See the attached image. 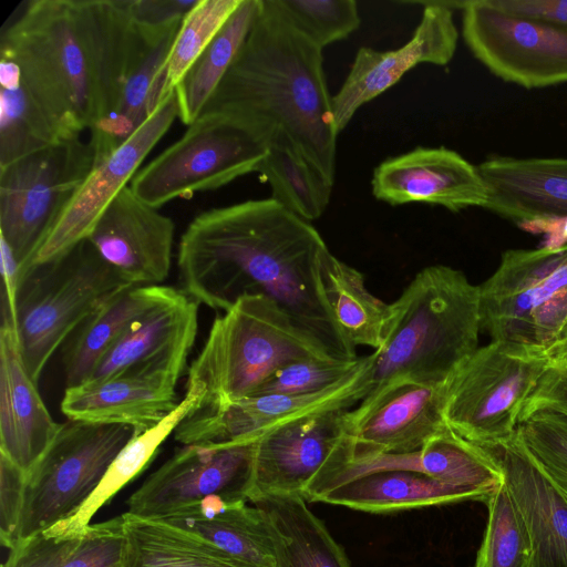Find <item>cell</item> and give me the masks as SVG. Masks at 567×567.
I'll return each mask as SVG.
<instances>
[{
  "mask_svg": "<svg viewBox=\"0 0 567 567\" xmlns=\"http://www.w3.org/2000/svg\"><path fill=\"white\" fill-rule=\"evenodd\" d=\"M331 99L322 49L298 32L274 0H261L200 115L223 118L261 143L268 156L259 174L270 197L313 221L326 212L334 186L339 134Z\"/></svg>",
  "mask_w": 567,
  "mask_h": 567,
  "instance_id": "cell-1",
  "label": "cell"
},
{
  "mask_svg": "<svg viewBox=\"0 0 567 567\" xmlns=\"http://www.w3.org/2000/svg\"><path fill=\"white\" fill-rule=\"evenodd\" d=\"M327 249L311 221L278 200H244L188 224L178 245L179 281L187 296L219 311L245 296H265L333 357L357 360L321 293L319 261Z\"/></svg>",
  "mask_w": 567,
  "mask_h": 567,
  "instance_id": "cell-2",
  "label": "cell"
},
{
  "mask_svg": "<svg viewBox=\"0 0 567 567\" xmlns=\"http://www.w3.org/2000/svg\"><path fill=\"white\" fill-rule=\"evenodd\" d=\"M145 48L126 0L24 1L0 35V56L16 63L61 141L113 111Z\"/></svg>",
  "mask_w": 567,
  "mask_h": 567,
  "instance_id": "cell-3",
  "label": "cell"
},
{
  "mask_svg": "<svg viewBox=\"0 0 567 567\" xmlns=\"http://www.w3.org/2000/svg\"><path fill=\"white\" fill-rule=\"evenodd\" d=\"M390 309L383 344L371 353V385L362 401L401 383H445L478 348L480 287L458 269L423 268Z\"/></svg>",
  "mask_w": 567,
  "mask_h": 567,
  "instance_id": "cell-4",
  "label": "cell"
},
{
  "mask_svg": "<svg viewBox=\"0 0 567 567\" xmlns=\"http://www.w3.org/2000/svg\"><path fill=\"white\" fill-rule=\"evenodd\" d=\"M330 358L338 359L274 300L245 296L214 320L187 382L205 389L199 411H214L252 395L290 363Z\"/></svg>",
  "mask_w": 567,
  "mask_h": 567,
  "instance_id": "cell-5",
  "label": "cell"
},
{
  "mask_svg": "<svg viewBox=\"0 0 567 567\" xmlns=\"http://www.w3.org/2000/svg\"><path fill=\"white\" fill-rule=\"evenodd\" d=\"M130 287L89 239L28 267L17 296L16 334L33 380L90 316Z\"/></svg>",
  "mask_w": 567,
  "mask_h": 567,
  "instance_id": "cell-6",
  "label": "cell"
},
{
  "mask_svg": "<svg viewBox=\"0 0 567 567\" xmlns=\"http://www.w3.org/2000/svg\"><path fill=\"white\" fill-rule=\"evenodd\" d=\"M566 355L565 338L550 347L507 341L478 347L446 381V424L475 445L509 440L527 399Z\"/></svg>",
  "mask_w": 567,
  "mask_h": 567,
  "instance_id": "cell-7",
  "label": "cell"
},
{
  "mask_svg": "<svg viewBox=\"0 0 567 567\" xmlns=\"http://www.w3.org/2000/svg\"><path fill=\"white\" fill-rule=\"evenodd\" d=\"M480 287L481 330L492 341L550 347L567 331V241L503 251Z\"/></svg>",
  "mask_w": 567,
  "mask_h": 567,
  "instance_id": "cell-8",
  "label": "cell"
},
{
  "mask_svg": "<svg viewBox=\"0 0 567 567\" xmlns=\"http://www.w3.org/2000/svg\"><path fill=\"white\" fill-rule=\"evenodd\" d=\"M137 432L122 424L62 423L49 449L27 474L16 544L72 517Z\"/></svg>",
  "mask_w": 567,
  "mask_h": 567,
  "instance_id": "cell-9",
  "label": "cell"
},
{
  "mask_svg": "<svg viewBox=\"0 0 567 567\" xmlns=\"http://www.w3.org/2000/svg\"><path fill=\"white\" fill-rule=\"evenodd\" d=\"M95 163L91 143L60 141L0 167V238L22 272Z\"/></svg>",
  "mask_w": 567,
  "mask_h": 567,
  "instance_id": "cell-10",
  "label": "cell"
},
{
  "mask_svg": "<svg viewBox=\"0 0 567 567\" xmlns=\"http://www.w3.org/2000/svg\"><path fill=\"white\" fill-rule=\"evenodd\" d=\"M266 147L244 130L212 115H200L172 145L140 168L130 183L146 204L161 208L176 198L215 190L250 173H259Z\"/></svg>",
  "mask_w": 567,
  "mask_h": 567,
  "instance_id": "cell-11",
  "label": "cell"
},
{
  "mask_svg": "<svg viewBox=\"0 0 567 567\" xmlns=\"http://www.w3.org/2000/svg\"><path fill=\"white\" fill-rule=\"evenodd\" d=\"M347 411L307 416L258 437L250 501L260 495H298L320 502L354 457Z\"/></svg>",
  "mask_w": 567,
  "mask_h": 567,
  "instance_id": "cell-12",
  "label": "cell"
},
{
  "mask_svg": "<svg viewBox=\"0 0 567 567\" xmlns=\"http://www.w3.org/2000/svg\"><path fill=\"white\" fill-rule=\"evenodd\" d=\"M462 37L492 74L525 89L567 83V27L462 1Z\"/></svg>",
  "mask_w": 567,
  "mask_h": 567,
  "instance_id": "cell-13",
  "label": "cell"
},
{
  "mask_svg": "<svg viewBox=\"0 0 567 567\" xmlns=\"http://www.w3.org/2000/svg\"><path fill=\"white\" fill-rule=\"evenodd\" d=\"M256 443L183 445L131 495L127 513L161 519L210 496L249 502Z\"/></svg>",
  "mask_w": 567,
  "mask_h": 567,
  "instance_id": "cell-14",
  "label": "cell"
},
{
  "mask_svg": "<svg viewBox=\"0 0 567 567\" xmlns=\"http://www.w3.org/2000/svg\"><path fill=\"white\" fill-rule=\"evenodd\" d=\"M372 357L361 367L323 390L303 394L251 395L214 411H198L174 432L183 445L223 444L258 440L279 425L307 416L347 411L361 402L371 385Z\"/></svg>",
  "mask_w": 567,
  "mask_h": 567,
  "instance_id": "cell-15",
  "label": "cell"
},
{
  "mask_svg": "<svg viewBox=\"0 0 567 567\" xmlns=\"http://www.w3.org/2000/svg\"><path fill=\"white\" fill-rule=\"evenodd\" d=\"M423 12L412 37L395 50L361 47L338 92L332 95L334 126L340 134L357 111L395 85L419 64L447 65L457 49L458 30L454 10L462 1H416Z\"/></svg>",
  "mask_w": 567,
  "mask_h": 567,
  "instance_id": "cell-16",
  "label": "cell"
},
{
  "mask_svg": "<svg viewBox=\"0 0 567 567\" xmlns=\"http://www.w3.org/2000/svg\"><path fill=\"white\" fill-rule=\"evenodd\" d=\"M177 117L178 105L173 92L128 140L94 164L29 267L53 259L89 238L102 214L130 185Z\"/></svg>",
  "mask_w": 567,
  "mask_h": 567,
  "instance_id": "cell-17",
  "label": "cell"
},
{
  "mask_svg": "<svg viewBox=\"0 0 567 567\" xmlns=\"http://www.w3.org/2000/svg\"><path fill=\"white\" fill-rule=\"evenodd\" d=\"M371 189L391 206L423 203L452 213L484 208L488 200L477 165L444 146H417L384 159L373 171Z\"/></svg>",
  "mask_w": 567,
  "mask_h": 567,
  "instance_id": "cell-18",
  "label": "cell"
},
{
  "mask_svg": "<svg viewBox=\"0 0 567 567\" xmlns=\"http://www.w3.org/2000/svg\"><path fill=\"white\" fill-rule=\"evenodd\" d=\"M175 224L125 187L102 214L90 243L132 286H157L169 275Z\"/></svg>",
  "mask_w": 567,
  "mask_h": 567,
  "instance_id": "cell-19",
  "label": "cell"
},
{
  "mask_svg": "<svg viewBox=\"0 0 567 567\" xmlns=\"http://www.w3.org/2000/svg\"><path fill=\"white\" fill-rule=\"evenodd\" d=\"M446 382L401 383L346 412L354 457L410 453L449 430L443 415Z\"/></svg>",
  "mask_w": 567,
  "mask_h": 567,
  "instance_id": "cell-20",
  "label": "cell"
},
{
  "mask_svg": "<svg viewBox=\"0 0 567 567\" xmlns=\"http://www.w3.org/2000/svg\"><path fill=\"white\" fill-rule=\"evenodd\" d=\"M501 468L532 543L530 567H567V498L526 450L517 431L507 441L477 445Z\"/></svg>",
  "mask_w": 567,
  "mask_h": 567,
  "instance_id": "cell-21",
  "label": "cell"
},
{
  "mask_svg": "<svg viewBox=\"0 0 567 567\" xmlns=\"http://www.w3.org/2000/svg\"><path fill=\"white\" fill-rule=\"evenodd\" d=\"M198 306L177 290L130 324L87 381L144 369L165 370L181 378L198 331Z\"/></svg>",
  "mask_w": 567,
  "mask_h": 567,
  "instance_id": "cell-22",
  "label": "cell"
},
{
  "mask_svg": "<svg viewBox=\"0 0 567 567\" xmlns=\"http://www.w3.org/2000/svg\"><path fill=\"white\" fill-rule=\"evenodd\" d=\"M477 168L492 214L525 229L567 219V157L493 155Z\"/></svg>",
  "mask_w": 567,
  "mask_h": 567,
  "instance_id": "cell-23",
  "label": "cell"
},
{
  "mask_svg": "<svg viewBox=\"0 0 567 567\" xmlns=\"http://www.w3.org/2000/svg\"><path fill=\"white\" fill-rule=\"evenodd\" d=\"M179 377L165 370H133L65 388L61 411L69 420L122 424L145 431L178 405Z\"/></svg>",
  "mask_w": 567,
  "mask_h": 567,
  "instance_id": "cell-24",
  "label": "cell"
},
{
  "mask_svg": "<svg viewBox=\"0 0 567 567\" xmlns=\"http://www.w3.org/2000/svg\"><path fill=\"white\" fill-rule=\"evenodd\" d=\"M30 375L16 332L0 328V454L28 474L58 435Z\"/></svg>",
  "mask_w": 567,
  "mask_h": 567,
  "instance_id": "cell-25",
  "label": "cell"
},
{
  "mask_svg": "<svg viewBox=\"0 0 567 567\" xmlns=\"http://www.w3.org/2000/svg\"><path fill=\"white\" fill-rule=\"evenodd\" d=\"M247 503L210 496L156 520L193 534L249 567H278L282 534L265 511Z\"/></svg>",
  "mask_w": 567,
  "mask_h": 567,
  "instance_id": "cell-26",
  "label": "cell"
},
{
  "mask_svg": "<svg viewBox=\"0 0 567 567\" xmlns=\"http://www.w3.org/2000/svg\"><path fill=\"white\" fill-rule=\"evenodd\" d=\"M381 471H411L445 484L491 494L504 476L497 464L477 445L449 429L410 453L354 457L341 474V482Z\"/></svg>",
  "mask_w": 567,
  "mask_h": 567,
  "instance_id": "cell-27",
  "label": "cell"
},
{
  "mask_svg": "<svg viewBox=\"0 0 567 567\" xmlns=\"http://www.w3.org/2000/svg\"><path fill=\"white\" fill-rule=\"evenodd\" d=\"M491 494L445 484L417 472L381 471L331 489L320 502L383 514L466 501L485 502Z\"/></svg>",
  "mask_w": 567,
  "mask_h": 567,
  "instance_id": "cell-28",
  "label": "cell"
},
{
  "mask_svg": "<svg viewBox=\"0 0 567 567\" xmlns=\"http://www.w3.org/2000/svg\"><path fill=\"white\" fill-rule=\"evenodd\" d=\"M176 291L163 285L132 286L90 316L62 346L66 388L86 382L130 324Z\"/></svg>",
  "mask_w": 567,
  "mask_h": 567,
  "instance_id": "cell-29",
  "label": "cell"
},
{
  "mask_svg": "<svg viewBox=\"0 0 567 567\" xmlns=\"http://www.w3.org/2000/svg\"><path fill=\"white\" fill-rule=\"evenodd\" d=\"M205 395L202 384L187 382L186 393L175 410L156 425L138 431L127 442L81 508L72 517L43 532L52 535L74 534L90 525L96 512L147 467L168 435L203 408Z\"/></svg>",
  "mask_w": 567,
  "mask_h": 567,
  "instance_id": "cell-30",
  "label": "cell"
},
{
  "mask_svg": "<svg viewBox=\"0 0 567 567\" xmlns=\"http://www.w3.org/2000/svg\"><path fill=\"white\" fill-rule=\"evenodd\" d=\"M124 515L74 534L38 533L18 542L1 567H122Z\"/></svg>",
  "mask_w": 567,
  "mask_h": 567,
  "instance_id": "cell-31",
  "label": "cell"
},
{
  "mask_svg": "<svg viewBox=\"0 0 567 567\" xmlns=\"http://www.w3.org/2000/svg\"><path fill=\"white\" fill-rule=\"evenodd\" d=\"M319 284L330 316L352 347L378 350L383 344L391 309L365 287L363 275L329 248L319 261Z\"/></svg>",
  "mask_w": 567,
  "mask_h": 567,
  "instance_id": "cell-32",
  "label": "cell"
},
{
  "mask_svg": "<svg viewBox=\"0 0 567 567\" xmlns=\"http://www.w3.org/2000/svg\"><path fill=\"white\" fill-rule=\"evenodd\" d=\"M177 31L157 42H146L115 107L90 131L95 163L128 140L163 101L166 60Z\"/></svg>",
  "mask_w": 567,
  "mask_h": 567,
  "instance_id": "cell-33",
  "label": "cell"
},
{
  "mask_svg": "<svg viewBox=\"0 0 567 567\" xmlns=\"http://www.w3.org/2000/svg\"><path fill=\"white\" fill-rule=\"evenodd\" d=\"M282 534L278 567H351L343 547L298 495H260L250 501Z\"/></svg>",
  "mask_w": 567,
  "mask_h": 567,
  "instance_id": "cell-34",
  "label": "cell"
},
{
  "mask_svg": "<svg viewBox=\"0 0 567 567\" xmlns=\"http://www.w3.org/2000/svg\"><path fill=\"white\" fill-rule=\"evenodd\" d=\"M123 515L122 567H249L178 527L127 512Z\"/></svg>",
  "mask_w": 567,
  "mask_h": 567,
  "instance_id": "cell-35",
  "label": "cell"
},
{
  "mask_svg": "<svg viewBox=\"0 0 567 567\" xmlns=\"http://www.w3.org/2000/svg\"><path fill=\"white\" fill-rule=\"evenodd\" d=\"M260 4L261 0H243L175 87L183 124L188 126L199 117L241 49Z\"/></svg>",
  "mask_w": 567,
  "mask_h": 567,
  "instance_id": "cell-36",
  "label": "cell"
},
{
  "mask_svg": "<svg viewBox=\"0 0 567 567\" xmlns=\"http://www.w3.org/2000/svg\"><path fill=\"white\" fill-rule=\"evenodd\" d=\"M0 167L60 142L24 89L18 66L0 56Z\"/></svg>",
  "mask_w": 567,
  "mask_h": 567,
  "instance_id": "cell-37",
  "label": "cell"
},
{
  "mask_svg": "<svg viewBox=\"0 0 567 567\" xmlns=\"http://www.w3.org/2000/svg\"><path fill=\"white\" fill-rule=\"evenodd\" d=\"M484 503L488 516L473 567H530L528 529L504 481Z\"/></svg>",
  "mask_w": 567,
  "mask_h": 567,
  "instance_id": "cell-38",
  "label": "cell"
},
{
  "mask_svg": "<svg viewBox=\"0 0 567 567\" xmlns=\"http://www.w3.org/2000/svg\"><path fill=\"white\" fill-rule=\"evenodd\" d=\"M243 0H198L186 13L169 50L162 99L177 84L213 41Z\"/></svg>",
  "mask_w": 567,
  "mask_h": 567,
  "instance_id": "cell-39",
  "label": "cell"
},
{
  "mask_svg": "<svg viewBox=\"0 0 567 567\" xmlns=\"http://www.w3.org/2000/svg\"><path fill=\"white\" fill-rule=\"evenodd\" d=\"M287 21L322 49L347 39L361 23L354 0H274Z\"/></svg>",
  "mask_w": 567,
  "mask_h": 567,
  "instance_id": "cell-40",
  "label": "cell"
},
{
  "mask_svg": "<svg viewBox=\"0 0 567 567\" xmlns=\"http://www.w3.org/2000/svg\"><path fill=\"white\" fill-rule=\"evenodd\" d=\"M526 450L567 498V415L536 411L517 426Z\"/></svg>",
  "mask_w": 567,
  "mask_h": 567,
  "instance_id": "cell-41",
  "label": "cell"
},
{
  "mask_svg": "<svg viewBox=\"0 0 567 567\" xmlns=\"http://www.w3.org/2000/svg\"><path fill=\"white\" fill-rule=\"evenodd\" d=\"M363 361L364 357L357 360L330 358L297 361L278 370L252 395L317 392L352 374Z\"/></svg>",
  "mask_w": 567,
  "mask_h": 567,
  "instance_id": "cell-42",
  "label": "cell"
},
{
  "mask_svg": "<svg viewBox=\"0 0 567 567\" xmlns=\"http://www.w3.org/2000/svg\"><path fill=\"white\" fill-rule=\"evenodd\" d=\"M198 0H126L128 14L147 43L177 30Z\"/></svg>",
  "mask_w": 567,
  "mask_h": 567,
  "instance_id": "cell-43",
  "label": "cell"
},
{
  "mask_svg": "<svg viewBox=\"0 0 567 567\" xmlns=\"http://www.w3.org/2000/svg\"><path fill=\"white\" fill-rule=\"evenodd\" d=\"M27 474L0 454V542L11 549L23 507Z\"/></svg>",
  "mask_w": 567,
  "mask_h": 567,
  "instance_id": "cell-44",
  "label": "cell"
},
{
  "mask_svg": "<svg viewBox=\"0 0 567 567\" xmlns=\"http://www.w3.org/2000/svg\"><path fill=\"white\" fill-rule=\"evenodd\" d=\"M540 410L567 415V355L549 369L525 402L519 423Z\"/></svg>",
  "mask_w": 567,
  "mask_h": 567,
  "instance_id": "cell-45",
  "label": "cell"
},
{
  "mask_svg": "<svg viewBox=\"0 0 567 567\" xmlns=\"http://www.w3.org/2000/svg\"><path fill=\"white\" fill-rule=\"evenodd\" d=\"M493 2L511 13L567 27V0H493Z\"/></svg>",
  "mask_w": 567,
  "mask_h": 567,
  "instance_id": "cell-46",
  "label": "cell"
},
{
  "mask_svg": "<svg viewBox=\"0 0 567 567\" xmlns=\"http://www.w3.org/2000/svg\"><path fill=\"white\" fill-rule=\"evenodd\" d=\"M565 339L567 340V331H566V336H565Z\"/></svg>",
  "mask_w": 567,
  "mask_h": 567,
  "instance_id": "cell-47",
  "label": "cell"
}]
</instances>
